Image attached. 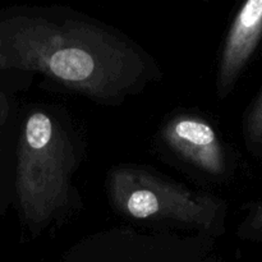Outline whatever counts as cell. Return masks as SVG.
<instances>
[{
  "mask_svg": "<svg viewBox=\"0 0 262 262\" xmlns=\"http://www.w3.org/2000/svg\"><path fill=\"white\" fill-rule=\"evenodd\" d=\"M252 227L256 229H262V205L257 209V211L255 212V216L252 220Z\"/></svg>",
  "mask_w": 262,
  "mask_h": 262,
  "instance_id": "8",
  "label": "cell"
},
{
  "mask_svg": "<svg viewBox=\"0 0 262 262\" xmlns=\"http://www.w3.org/2000/svg\"><path fill=\"white\" fill-rule=\"evenodd\" d=\"M107 193L123 216L165 222L211 235L222 224L224 205L216 197L132 166L114 168L107 176Z\"/></svg>",
  "mask_w": 262,
  "mask_h": 262,
  "instance_id": "3",
  "label": "cell"
},
{
  "mask_svg": "<svg viewBox=\"0 0 262 262\" xmlns=\"http://www.w3.org/2000/svg\"><path fill=\"white\" fill-rule=\"evenodd\" d=\"M163 138L174 152L204 173L214 177L225 174L224 148L206 120L192 115H178L166 123Z\"/></svg>",
  "mask_w": 262,
  "mask_h": 262,
  "instance_id": "4",
  "label": "cell"
},
{
  "mask_svg": "<svg viewBox=\"0 0 262 262\" xmlns=\"http://www.w3.org/2000/svg\"><path fill=\"white\" fill-rule=\"evenodd\" d=\"M137 45L69 13L33 8L0 10V77L36 72L104 104L140 92L155 74Z\"/></svg>",
  "mask_w": 262,
  "mask_h": 262,
  "instance_id": "1",
  "label": "cell"
},
{
  "mask_svg": "<svg viewBox=\"0 0 262 262\" xmlns=\"http://www.w3.org/2000/svg\"><path fill=\"white\" fill-rule=\"evenodd\" d=\"M246 136L250 142L257 143L262 141V92L248 114L246 122Z\"/></svg>",
  "mask_w": 262,
  "mask_h": 262,
  "instance_id": "7",
  "label": "cell"
},
{
  "mask_svg": "<svg viewBox=\"0 0 262 262\" xmlns=\"http://www.w3.org/2000/svg\"><path fill=\"white\" fill-rule=\"evenodd\" d=\"M261 37L262 0H250L235 15L225 40L217 79L220 96H225L232 90Z\"/></svg>",
  "mask_w": 262,
  "mask_h": 262,
  "instance_id": "5",
  "label": "cell"
},
{
  "mask_svg": "<svg viewBox=\"0 0 262 262\" xmlns=\"http://www.w3.org/2000/svg\"><path fill=\"white\" fill-rule=\"evenodd\" d=\"M78 155L71 135L53 113L31 112L17 138L13 192L33 233L69 206Z\"/></svg>",
  "mask_w": 262,
  "mask_h": 262,
  "instance_id": "2",
  "label": "cell"
},
{
  "mask_svg": "<svg viewBox=\"0 0 262 262\" xmlns=\"http://www.w3.org/2000/svg\"><path fill=\"white\" fill-rule=\"evenodd\" d=\"M10 104L0 90V215L4 211L13 191L14 170L10 160Z\"/></svg>",
  "mask_w": 262,
  "mask_h": 262,
  "instance_id": "6",
  "label": "cell"
}]
</instances>
